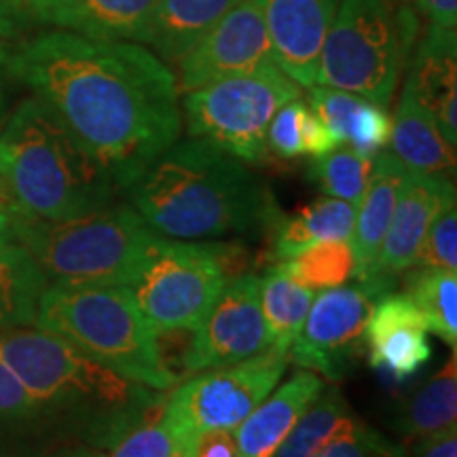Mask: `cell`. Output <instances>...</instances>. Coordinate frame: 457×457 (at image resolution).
<instances>
[{"mask_svg":"<svg viewBox=\"0 0 457 457\" xmlns=\"http://www.w3.org/2000/svg\"><path fill=\"white\" fill-rule=\"evenodd\" d=\"M0 66L54 111L119 191L180 138L176 74L146 45L51 28L0 45Z\"/></svg>","mask_w":457,"mask_h":457,"instance_id":"6da1fadb","label":"cell"},{"mask_svg":"<svg viewBox=\"0 0 457 457\" xmlns=\"http://www.w3.org/2000/svg\"><path fill=\"white\" fill-rule=\"evenodd\" d=\"M0 360L37 398L79 457H108L162 415V392L125 379L45 328L0 330Z\"/></svg>","mask_w":457,"mask_h":457,"instance_id":"7a4b0ae2","label":"cell"},{"mask_svg":"<svg viewBox=\"0 0 457 457\" xmlns=\"http://www.w3.org/2000/svg\"><path fill=\"white\" fill-rule=\"evenodd\" d=\"M125 193L153 231L180 242L253 236L279 214L242 159L195 138L174 142Z\"/></svg>","mask_w":457,"mask_h":457,"instance_id":"3957f363","label":"cell"},{"mask_svg":"<svg viewBox=\"0 0 457 457\" xmlns=\"http://www.w3.org/2000/svg\"><path fill=\"white\" fill-rule=\"evenodd\" d=\"M0 182L11 202L43 220H71L108 208L119 191L102 165L38 98L0 129Z\"/></svg>","mask_w":457,"mask_h":457,"instance_id":"277c9868","label":"cell"},{"mask_svg":"<svg viewBox=\"0 0 457 457\" xmlns=\"http://www.w3.org/2000/svg\"><path fill=\"white\" fill-rule=\"evenodd\" d=\"M34 322L125 379L157 392L171 390L179 381L159 350V335L125 286L47 284Z\"/></svg>","mask_w":457,"mask_h":457,"instance_id":"5b68a950","label":"cell"},{"mask_svg":"<svg viewBox=\"0 0 457 457\" xmlns=\"http://www.w3.org/2000/svg\"><path fill=\"white\" fill-rule=\"evenodd\" d=\"M15 242L45 278L71 284L125 286L159 233L131 205H108L71 220H43L13 204Z\"/></svg>","mask_w":457,"mask_h":457,"instance_id":"8992f818","label":"cell"},{"mask_svg":"<svg viewBox=\"0 0 457 457\" xmlns=\"http://www.w3.org/2000/svg\"><path fill=\"white\" fill-rule=\"evenodd\" d=\"M417 15L394 0H339L320 54L316 85L387 108L417 41Z\"/></svg>","mask_w":457,"mask_h":457,"instance_id":"52a82bcc","label":"cell"},{"mask_svg":"<svg viewBox=\"0 0 457 457\" xmlns=\"http://www.w3.org/2000/svg\"><path fill=\"white\" fill-rule=\"evenodd\" d=\"M231 248L157 236L125 284L157 335L195 330L228 282Z\"/></svg>","mask_w":457,"mask_h":457,"instance_id":"ba28073f","label":"cell"},{"mask_svg":"<svg viewBox=\"0 0 457 457\" xmlns=\"http://www.w3.org/2000/svg\"><path fill=\"white\" fill-rule=\"evenodd\" d=\"M301 98V87L276 64L220 79L187 91L182 100L188 138L205 140L244 163L265 162L267 131L286 102Z\"/></svg>","mask_w":457,"mask_h":457,"instance_id":"9c48e42d","label":"cell"},{"mask_svg":"<svg viewBox=\"0 0 457 457\" xmlns=\"http://www.w3.org/2000/svg\"><path fill=\"white\" fill-rule=\"evenodd\" d=\"M288 356L271 350L244 362L204 370L165 398L162 421L174 436V445L195 449L204 432H233L282 379Z\"/></svg>","mask_w":457,"mask_h":457,"instance_id":"30bf717a","label":"cell"},{"mask_svg":"<svg viewBox=\"0 0 457 457\" xmlns=\"http://www.w3.org/2000/svg\"><path fill=\"white\" fill-rule=\"evenodd\" d=\"M396 279L369 276L353 284L320 290L286 356L296 367L339 381L364 356V333L375 305L394 293Z\"/></svg>","mask_w":457,"mask_h":457,"instance_id":"8fae6325","label":"cell"},{"mask_svg":"<svg viewBox=\"0 0 457 457\" xmlns=\"http://www.w3.org/2000/svg\"><path fill=\"white\" fill-rule=\"evenodd\" d=\"M259 288L261 278L253 273L225 284L182 356L188 375L244 362L270 350Z\"/></svg>","mask_w":457,"mask_h":457,"instance_id":"7c38bea8","label":"cell"},{"mask_svg":"<svg viewBox=\"0 0 457 457\" xmlns=\"http://www.w3.org/2000/svg\"><path fill=\"white\" fill-rule=\"evenodd\" d=\"M273 64L271 43L256 0H239L179 62V91H193L220 79Z\"/></svg>","mask_w":457,"mask_h":457,"instance_id":"4fadbf2b","label":"cell"},{"mask_svg":"<svg viewBox=\"0 0 457 457\" xmlns=\"http://www.w3.org/2000/svg\"><path fill=\"white\" fill-rule=\"evenodd\" d=\"M271 43V60L299 87H313L320 54L339 0H256Z\"/></svg>","mask_w":457,"mask_h":457,"instance_id":"5bb4252c","label":"cell"},{"mask_svg":"<svg viewBox=\"0 0 457 457\" xmlns=\"http://www.w3.org/2000/svg\"><path fill=\"white\" fill-rule=\"evenodd\" d=\"M453 195L455 187L447 176L407 170L400 185L392 222L387 227L370 276L396 278L400 273L413 270L428 227L441 205Z\"/></svg>","mask_w":457,"mask_h":457,"instance_id":"9a60e30c","label":"cell"},{"mask_svg":"<svg viewBox=\"0 0 457 457\" xmlns=\"http://www.w3.org/2000/svg\"><path fill=\"white\" fill-rule=\"evenodd\" d=\"M428 322L407 295H386L375 305L364 333V345L373 369L404 381L420 373L430 360Z\"/></svg>","mask_w":457,"mask_h":457,"instance_id":"2e32d148","label":"cell"},{"mask_svg":"<svg viewBox=\"0 0 457 457\" xmlns=\"http://www.w3.org/2000/svg\"><path fill=\"white\" fill-rule=\"evenodd\" d=\"M417 98L434 114L445 140L457 145V37L455 30L430 26L411 51L407 81Z\"/></svg>","mask_w":457,"mask_h":457,"instance_id":"e0dca14e","label":"cell"},{"mask_svg":"<svg viewBox=\"0 0 457 457\" xmlns=\"http://www.w3.org/2000/svg\"><path fill=\"white\" fill-rule=\"evenodd\" d=\"M322 377L303 369L286 384L273 390L262 403L239 424L236 434L237 457H273L296 420L322 394Z\"/></svg>","mask_w":457,"mask_h":457,"instance_id":"ac0fdd59","label":"cell"},{"mask_svg":"<svg viewBox=\"0 0 457 457\" xmlns=\"http://www.w3.org/2000/svg\"><path fill=\"white\" fill-rule=\"evenodd\" d=\"M157 0H54L47 28L96 41L148 43Z\"/></svg>","mask_w":457,"mask_h":457,"instance_id":"d6986e66","label":"cell"},{"mask_svg":"<svg viewBox=\"0 0 457 457\" xmlns=\"http://www.w3.org/2000/svg\"><path fill=\"white\" fill-rule=\"evenodd\" d=\"M404 174L407 168L394 153L375 155L367 188L356 208V225L350 239L356 259V270H353L356 279L369 278L373 271L375 259L392 222Z\"/></svg>","mask_w":457,"mask_h":457,"instance_id":"ffe728a7","label":"cell"},{"mask_svg":"<svg viewBox=\"0 0 457 457\" xmlns=\"http://www.w3.org/2000/svg\"><path fill=\"white\" fill-rule=\"evenodd\" d=\"M390 142L394 155L403 162L407 170L447 176V179L453 176L455 146H451L445 140L434 114L421 104V100L417 98L407 83L400 94Z\"/></svg>","mask_w":457,"mask_h":457,"instance_id":"44dd1931","label":"cell"},{"mask_svg":"<svg viewBox=\"0 0 457 457\" xmlns=\"http://www.w3.org/2000/svg\"><path fill=\"white\" fill-rule=\"evenodd\" d=\"M356 208L335 197H320L290 216L278 214L271 225V259L290 261L322 242H350Z\"/></svg>","mask_w":457,"mask_h":457,"instance_id":"7402d4cb","label":"cell"},{"mask_svg":"<svg viewBox=\"0 0 457 457\" xmlns=\"http://www.w3.org/2000/svg\"><path fill=\"white\" fill-rule=\"evenodd\" d=\"M239 0H157L148 47L165 64H179L204 34H208Z\"/></svg>","mask_w":457,"mask_h":457,"instance_id":"603a6c76","label":"cell"},{"mask_svg":"<svg viewBox=\"0 0 457 457\" xmlns=\"http://www.w3.org/2000/svg\"><path fill=\"white\" fill-rule=\"evenodd\" d=\"M259 295L270 350L286 356L301 333L316 293L296 284L278 262L261 278Z\"/></svg>","mask_w":457,"mask_h":457,"instance_id":"cb8c5ba5","label":"cell"},{"mask_svg":"<svg viewBox=\"0 0 457 457\" xmlns=\"http://www.w3.org/2000/svg\"><path fill=\"white\" fill-rule=\"evenodd\" d=\"M455 353L441 370H436L424 386L396 411L394 430L407 441L428 436L457 420V370Z\"/></svg>","mask_w":457,"mask_h":457,"instance_id":"d4e9b609","label":"cell"},{"mask_svg":"<svg viewBox=\"0 0 457 457\" xmlns=\"http://www.w3.org/2000/svg\"><path fill=\"white\" fill-rule=\"evenodd\" d=\"M45 288L47 278L24 245L0 250V330L34 322Z\"/></svg>","mask_w":457,"mask_h":457,"instance_id":"484cf974","label":"cell"},{"mask_svg":"<svg viewBox=\"0 0 457 457\" xmlns=\"http://www.w3.org/2000/svg\"><path fill=\"white\" fill-rule=\"evenodd\" d=\"M404 295L424 313L430 333L451 350L457 347V271L443 267H415L404 271Z\"/></svg>","mask_w":457,"mask_h":457,"instance_id":"4316f807","label":"cell"},{"mask_svg":"<svg viewBox=\"0 0 457 457\" xmlns=\"http://www.w3.org/2000/svg\"><path fill=\"white\" fill-rule=\"evenodd\" d=\"M353 413L339 387H324L273 457H316Z\"/></svg>","mask_w":457,"mask_h":457,"instance_id":"83f0119b","label":"cell"},{"mask_svg":"<svg viewBox=\"0 0 457 457\" xmlns=\"http://www.w3.org/2000/svg\"><path fill=\"white\" fill-rule=\"evenodd\" d=\"M279 265L296 284L320 293L350 282L356 270V259H353L352 244L341 239V242L312 245L295 259L282 261Z\"/></svg>","mask_w":457,"mask_h":457,"instance_id":"f1b7e54d","label":"cell"},{"mask_svg":"<svg viewBox=\"0 0 457 457\" xmlns=\"http://www.w3.org/2000/svg\"><path fill=\"white\" fill-rule=\"evenodd\" d=\"M373 159L360 155L350 146H337L327 155L313 159L310 165V179L327 197L341 199V202L358 208L364 188H367Z\"/></svg>","mask_w":457,"mask_h":457,"instance_id":"f546056e","label":"cell"},{"mask_svg":"<svg viewBox=\"0 0 457 457\" xmlns=\"http://www.w3.org/2000/svg\"><path fill=\"white\" fill-rule=\"evenodd\" d=\"M404 453L407 449L403 445L352 415L316 457H404Z\"/></svg>","mask_w":457,"mask_h":457,"instance_id":"4dcf8cb0","label":"cell"},{"mask_svg":"<svg viewBox=\"0 0 457 457\" xmlns=\"http://www.w3.org/2000/svg\"><path fill=\"white\" fill-rule=\"evenodd\" d=\"M415 267H443L457 271V205L449 197L428 227Z\"/></svg>","mask_w":457,"mask_h":457,"instance_id":"1f68e13d","label":"cell"},{"mask_svg":"<svg viewBox=\"0 0 457 457\" xmlns=\"http://www.w3.org/2000/svg\"><path fill=\"white\" fill-rule=\"evenodd\" d=\"M362 100V96L350 94V91L324 87V85H313V87H310V96H307V102H310L307 106L318 114L320 121L327 125L335 145L341 146L347 142V131H350L352 117L353 112L358 111L360 102Z\"/></svg>","mask_w":457,"mask_h":457,"instance_id":"d6a6232c","label":"cell"},{"mask_svg":"<svg viewBox=\"0 0 457 457\" xmlns=\"http://www.w3.org/2000/svg\"><path fill=\"white\" fill-rule=\"evenodd\" d=\"M390 134L392 121L386 108L364 98L360 102L358 111L353 112L345 145L360 155L373 159L390 142Z\"/></svg>","mask_w":457,"mask_h":457,"instance_id":"836d02e7","label":"cell"},{"mask_svg":"<svg viewBox=\"0 0 457 457\" xmlns=\"http://www.w3.org/2000/svg\"><path fill=\"white\" fill-rule=\"evenodd\" d=\"M54 0H0V38L15 41L47 28Z\"/></svg>","mask_w":457,"mask_h":457,"instance_id":"e575fe53","label":"cell"},{"mask_svg":"<svg viewBox=\"0 0 457 457\" xmlns=\"http://www.w3.org/2000/svg\"><path fill=\"white\" fill-rule=\"evenodd\" d=\"M305 102L301 98L286 102V104L271 119L267 131V148L282 159L303 157L301 140V119L305 111Z\"/></svg>","mask_w":457,"mask_h":457,"instance_id":"d590c367","label":"cell"},{"mask_svg":"<svg viewBox=\"0 0 457 457\" xmlns=\"http://www.w3.org/2000/svg\"><path fill=\"white\" fill-rule=\"evenodd\" d=\"M174 447V436L159 415L157 420L131 430L108 457H170Z\"/></svg>","mask_w":457,"mask_h":457,"instance_id":"8d00e7d4","label":"cell"},{"mask_svg":"<svg viewBox=\"0 0 457 457\" xmlns=\"http://www.w3.org/2000/svg\"><path fill=\"white\" fill-rule=\"evenodd\" d=\"M41 407L37 398L26 390L20 377L0 360V413H21Z\"/></svg>","mask_w":457,"mask_h":457,"instance_id":"74e56055","label":"cell"},{"mask_svg":"<svg viewBox=\"0 0 457 457\" xmlns=\"http://www.w3.org/2000/svg\"><path fill=\"white\" fill-rule=\"evenodd\" d=\"M301 140H303V155L307 157H322L327 153L335 151L337 145L327 129V125L320 121V117L312 111L310 106H305L301 119Z\"/></svg>","mask_w":457,"mask_h":457,"instance_id":"f35d334b","label":"cell"},{"mask_svg":"<svg viewBox=\"0 0 457 457\" xmlns=\"http://www.w3.org/2000/svg\"><path fill=\"white\" fill-rule=\"evenodd\" d=\"M404 457H457V426L415 438Z\"/></svg>","mask_w":457,"mask_h":457,"instance_id":"ab89813d","label":"cell"},{"mask_svg":"<svg viewBox=\"0 0 457 457\" xmlns=\"http://www.w3.org/2000/svg\"><path fill=\"white\" fill-rule=\"evenodd\" d=\"M193 457H237L236 434L228 430L204 432L195 441Z\"/></svg>","mask_w":457,"mask_h":457,"instance_id":"60d3db41","label":"cell"},{"mask_svg":"<svg viewBox=\"0 0 457 457\" xmlns=\"http://www.w3.org/2000/svg\"><path fill=\"white\" fill-rule=\"evenodd\" d=\"M409 4H413V7L430 21V26L455 30L457 0H409Z\"/></svg>","mask_w":457,"mask_h":457,"instance_id":"b9f144b4","label":"cell"},{"mask_svg":"<svg viewBox=\"0 0 457 457\" xmlns=\"http://www.w3.org/2000/svg\"><path fill=\"white\" fill-rule=\"evenodd\" d=\"M15 242L13 202H0V250Z\"/></svg>","mask_w":457,"mask_h":457,"instance_id":"7bdbcfd3","label":"cell"},{"mask_svg":"<svg viewBox=\"0 0 457 457\" xmlns=\"http://www.w3.org/2000/svg\"><path fill=\"white\" fill-rule=\"evenodd\" d=\"M170 457H193V451L191 449H182V447H174V451H171Z\"/></svg>","mask_w":457,"mask_h":457,"instance_id":"ee69618b","label":"cell"},{"mask_svg":"<svg viewBox=\"0 0 457 457\" xmlns=\"http://www.w3.org/2000/svg\"><path fill=\"white\" fill-rule=\"evenodd\" d=\"M0 202H11V197H9L7 188H4L3 182H0Z\"/></svg>","mask_w":457,"mask_h":457,"instance_id":"f6af8a7d","label":"cell"},{"mask_svg":"<svg viewBox=\"0 0 457 457\" xmlns=\"http://www.w3.org/2000/svg\"><path fill=\"white\" fill-rule=\"evenodd\" d=\"M394 3H398V4H409V0H394Z\"/></svg>","mask_w":457,"mask_h":457,"instance_id":"bcb514c9","label":"cell"}]
</instances>
